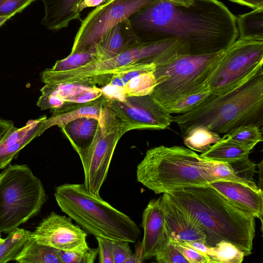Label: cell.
<instances>
[{"mask_svg":"<svg viewBox=\"0 0 263 263\" xmlns=\"http://www.w3.org/2000/svg\"><path fill=\"white\" fill-rule=\"evenodd\" d=\"M128 20L141 42L178 39L193 55L224 50L238 34L236 17L217 0H193L187 6L156 0Z\"/></svg>","mask_w":263,"mask_h":263,"instance_id":"6da1fadb","label":"cell"},{"mask_svg":"<svg viewBox=\"0 0 263 263\" xmlns=\"http://www.w3.org/2000/svg\"><path fill=\"white\" fill-rule=\"evenodd\" d=\"M164 194L201 223L208 246L214 247L224 240L240 249L245 256L252 253L255 235L254 216L210 184L171 191Z\"/></svg>","mask_w":263,"mask_h":263,"instance_id":"7a4b0ae2","label":"cell"},{"mask_svg":"<svg viewBox=\"0 0 263 263\" xmlns=\"http://www.w3.org/2000/svg\"><path fill=\"white\" fill-rule=\"evenodd\" d=\"M183 136L203 127L218 134L243 125L263 124V69L259 67L240 84L219 95L211 94L195 109L173 116Z\"/></svg>","mask_w":263,"mask_h":263,"instance_id":"3957f363","label":"cell"},{"mask_svg":"<svg viewBox=\"0 0 263 263\" xmlns=\"http://www.w3.org/2000/svg\"><path fill=\"white\" fill-rule=\"evenodd\" d=\"M54 196L61 211L95 237L134 243L140 237L139 227L128 216L91 194L84 184L60 185Z\"/></svg>","mask_w":263,"mask_h":263,"instance_id":"277c9868","label":"cell"},{"mask_svg":"<svg viewBox=\"0 0 263 263\" xmlns=\"http://www.w3.org/2000/svg\"><path fill=\"white\" fill-rule=\"evenodd\" d=\"M190 148L161 145L147 151L136 170L137 181L155 194L210 185L216 180Z\"/></svg>","mask_w":263,"mask_h":263,"instance_id":"5b68a950","label":"cell"},{"mask_svg":"<svg viewBox=\"0 0 263 263\" xmlns=\"http://www.w3.org/2000/svg\"><path fill=\"white\" fill-rule=\"evenodd\" d=\"M224 50L210 54L179 55L156 65L154 73L157 85L151 95L169 111L184 98L210 89L208 81Z\"/></svg>","mask_w":263,"mask_h":263,"instance_id":"8992f818","label":"cell"},{"mask_svg":"<svg viewBox=\"0 0 263 263\" xmlns=\"http://www.w3.org/2000/svg\"><path fill=\"white\" fill-rule=\"evenodd\" d=\"M1 174L0 231L8 234L37 215L47 197L28 165L9 164Z\"/></svg>","mask_w":263,"mask_h":263,"instance_id":"52a82bcc","label":"cell"},{"mask_svg":"<svg viewBox=\"0 0 263 263\" xmlns=\"http://www.w3.org/2000/svg\"><path fill=\"white\" fill-rule=\"evenodd\" d=\"M108 101L101 109L92 140L79 155L84 170V184L86 189L96 196H100L116 145L126 133L123 123L108 106Z\"/></svg>","mask_w":263,"mask_h":263,"instance_id":"ba28073f","label":"cell"},{"mask_svg":"<svg viewBox=\"0 0 263 263\" xmlns=\"http://www.w3.org/2000/svg\"><path fill=\"white\" fill-rule=\"evenodd\" d=\"M263 64V41L238 39L224 50L208 81L212 94L226 93L240 84Z\"/></svg>","mask_w":263,"mask_h":263,"instance_id":"9c48e42d","label":"cell"},{"mask_svg":"<svg viewBox=\"0 0 263 263\" xmlns=\"http://www.w3.org/2000/svg\"><path fill=\"white\" fill-rule=\"evenodd\" d=\"M155 1L109 0L97 6L81 21L70 53L91 50L112 27Z\"/></svg>","mask_w":263,"mask_h":263,"instance_id":"30bf717a","label":"cell"},{"mask_svg":"<svg viewBox=\"0 0 263 263\" xmlns=\"http://www.w3.org/2000/svg\"><path fill=\"white\" fill-rule=\"evenodd\" d=\"M108 106L124 125L126 133L133 129L162 130L173 122L168 110L151 95L109 99Z\"/></svg>","mask_w":263,"mask_h":263,"instance_id":"8fae6325","label":"cell"},{"mask_svg":"<svg viewBox=\"0 0 263 263\" xmlns=\"http://www.w3.org/2000/svg\"><path fill=\"white\" fill-rule=\"evenodd\" d=\"M30 236L40 244L67 251L86 242L87 233L74 224L69 216L51 212L41 221Z\"/></svg>","mask_w":263,"mask_h":263,"instance_id":"7c38bea8","label":"cell"},{"mask_svg":"<svg viewBox=\"0 0 263 263\" xmlns=\"http://www.w3.org/2000/svg\"><path fill=\"white\" fill-rule=\"evenodd\" d=\"M162 203L169 239L205 242V232L198 220L183 212L164 194L162 196Z\"/></svg>","mask_w":263,"mask_h":263,"instance_id":"4fadbf2b","label":"cell"},{"mask_svg":"<svg viewBox=\"0 0 263 263\" xmlns=\"http://www.w3.org/2000/svg\"><path fill=\"white\" fill-rule=\"evenodd\" d=\"M144 234L141 245L144 260L155 257L169 241L165 224L162 196L150 200L142 213Z\"/></svg>","mask_w":263,"mask_h":263,"instance_id":"5bb4252c","label":"cell"},{"mask_svg":"<svg viewBox=\"0 0 263 263\" xmlns=\"http://www.w3.org/2000/svg\"><path fill=\"white\" fill-rule=\"evenodd\" d=\"M47 118L45 115L28 121L22 128L11 127L0 142V170L5 169L21 150L47 130L45 123Z\"/></svg>","mask_w":263,"mask_h":263,"instance_id":"9a60e30c","label":"cell"},{"mask_svg":"<svg viewBox=\"0 0 263 263\" xmlns=\"http://www.w3.org/2000/svg\"><path fill=\"white\" fill-rule=\"evenodd\" d=\"M141 42L127 19L109 29L90 50L95 51L98 61L106 60L133 48Z\"/></svg>","mask_w":263,"mask_h":263,"instance_id":"2e32d148","label":"cell"},{"mask_svg":"<svg viewBox=\"0 0 263 263\" xmlns=\"http://www.w3.org/2000/svg\"><path fill=\"white\" fill-rule=\"evenodd\" d=\"M210 184L233 203L259 218L262 223L263 193L261 189L225 180L213 181Z\"/></svg>","mask_w":263,"mask_h":263,"instance_id":"e0dca14e","label":"cell"},{"mask_svg":"<svg viewBox=\"0 0 263 263\" xmlns=\"http://www.w3.org/2000/svg\"><path fill=\"white\" fill-rule=\"evenodd\" d=\"M108 98L102 95L97 99L86 103H72L66 102L60 109L54 110L52 115L45 121L46 129L57 125L60 128L70 122L82 117L99 119L101 109Z\"/></svg>","mask_w":263,"mask_h":263,"instance_id":"ac0fdd59","label":"cell"},{"mask_svg":"<svg viewBox=\"0 0 263 263\" xmlns=\"http://www.w3.org/2000/svg\"><path fill=\"white\" fill-rule=\"evenodd\" d=\"M82 1L42 0L45 13L42 24L50 30H58L67 27L72 20L81 22L78 7Z\"/></svg>","mask_w":263,"mask_h":263,"instance_id":"d6986e66","label":"cell"},{"mask_svg":"<svg viewBox=\"0 0 263 263\" xmlns=\"http://www.w3.org/2000/svg\"><path fill=\"white\" fill-rule=\"evenodd\" d=\"M93 86L74 83L45 84L41 89L39 100L46 109L57 110L64 106L67 101Z\"/></svg>","mask_w":263,"mask_h":263,"instance_id":"ffe728a7","label":"cell"},{"mask_svg":"<svg viewBox=\"0 0 263 263\" xmlns=\"http://www.w3.org/2000/svg\"><path fill=\"white\" fill-rule=\"evenodd\" d=\"M99 120L92 117H82L73 120L61 130L78 155L84 151L92 140Z\"/></svg>","mask_w":263,"mask_h":263,"instance_id":"44dd1931","label":"cell"},{"mask_svg":"<svg viewBox=\"0 0 263 263\" xmlns=\"http://www.w3.org/2000/svg\"><path fill=\"white\" fill-rule=\"evenodd\" d=\"M15 261L20 263H62L61 250L40 244L30 236Z\"/></svg>","mask_w":263,"mask_h":263,"instance_id":"7402d4cb","label":"cell"},{"mask_svg":"<svg viewBox=\"0 0 263 263\" xmlns=\"http://www.w3.org/2000/svg\"><path fill=\"white\" fill-rule=\"evenodd\" d=\"M251 149L222 139L200 155L205 160L232 163L248 157Z\"/></svg>","mask_w":263,"mask_h":263,"instance_id":"603a6c76","label":"cell"},{"mask_svg":"<svg viewBox=\"0 0 263 263\" xmlns=\"http://www.w3.org/2000/svg\"><path fill=\"white\" fill-rule=\"evenodd\" d=\"M239 39L263 41V7L236 17Z\"/></svg>","mask_w":263,"mask_h":263,"instance_id":"cb8c5ba5","label":"cell"},{"mask_svg":"<svg viewBox=\"0 0 263 263\" xmlns=\"http://www.w3.org/2000/svg\"><path fill=\"white\" fill-rule=\"evenodd\" d=\"M31 233L30 231L18 227L8 233L0 244V263L15 260Z\"/></svg>","mask_w":263,"mask_h":263,"instance_id":"d4e9b609","label":"cell"},{"mask_svg":"<svg viewBox=\"0 0 263 263\" xmlns=\"http://www.w3.org/2000/svg\"><path fill=\"white\" fill-rule=\"evenodd\" d=\"M184 144L192 151L204 153L221 138L216 133L203 127L192 129L183 136Z\"/></svg>","mask_w":263,"mask_h":263,"instance_id":"484cf974","label":"cell"},{"mask_svg":"<svg viewBox=\"0 0 263 263\" xmlns=\"http://www.w3.org/2000/svg\"><path fill=\"white\" fill-rule=\"evenodd\" d=\"M221 139L252 150L262 141V131L254 125H243L226 134Z\"/></svg>","mask_w":263,"mask_h":263,"instance_id":"4316f807","label":"cell"},{"mask_svg":"<svg viewBox=\"0 0 263 263\" xmlns=\"http://www.w3.org/2000/svg\"><path fill=\"white\" fill-rule=\"evenodd\" d=\"M208 256L210 263H241L245 256L240 249L224 240L210 247Z\"/></svg>","mask_w":263,"mask_h":263,"instance_id":"83f0119b","label":"cell"},{"mask_svg":"<svg viewBox=\"0 0 263 263\" xmlns=\"http://www.w3.org/2000/svg\"><path fill=\"white\" fill-rule=\"evenodd\" d=\"M154 72L149 71L140 74L122 86V90L124 98L151 95L157 85Z\"/></svg>","mask_w":263,"mask_h":263,"instance_id":"f1b7e54d","label":"cell"},{"mask_svg":"<svg viewBox=\"0 0 263 263\" xmlns=\"http://www.w3.org/2000/svg\"><path fill=\"white\" fill-rule=\"evenodd\" d=\"M205 171L216 180H225L243 183L249 186L258 187L254 181H249L236 175L231 164L228 162L203 159Z\"/></svg>","mask_w":263,"mask_h":263,"instance_id":"f546056e","label":"cell"},{"mask_svg":"<svg viewBox=\"0 0 263 263\" xmlns=\"http://www.w3.org/2000/svg\"><path fill=\"white\" fill-rule=\"evenodd\" d=\"M155 66L156 65L154 63L145 62H139L129 64L122 70L113 74L106 86L122 87L132 78L140 74L154 71Z\"/></svg>","mask_w":263,"mask_h":263,"instance_id":"4dcf8cb0","label":"cell"},{"mask_svg":"<svg viewBox=\"0 0 263 263\" xmlns=\"http://www.w3.org/2000/svg\"><path fill=\"white\" fill-rule=\"evenodd\" d=\"M98 61L97 55L92 50H86L70 54L64 59L57 61L51 68L52 72L65 71L78 68L92 61Z\"/></svg>","mask_w":263,"mask_h":263,"instance_id":"1f68e13d","label":"cell"},{"mask_svg":"<svg viewBox=\"0 0 263 263\" xmlns=\"http://www.w3.org/2000/svg\"><path fill=\"white\" fill-rule=\"evenodd\" d=\"M98 255V248H90L87 242L70 251H61L62 263H93Z\"/></svg>","mask_w":263,"mask_h":263,"instance_id":"d6a6232c","label":"cell"},{"mask_svg":"<svg viewBox=\"0 0 263 263\" xmlns=\"http://www.w3.org/2000/svg\"><path fill=\"white\" fill-rule=\"evenodd\" d=\"M212 94L210 89L189 95L174 106L170 110L171 114H184L199 107Z\"/></svg>","mask_w":263,"mask_h":263,"instance_id":"836d02e7","label":"cell"},{"mask_svg":"<svg viewBox=\"0 0 263 263\" xmlns=\"http://www.w3.org/2000/svg\"><path fill=\"white\" fill-rule=\"evenodd\" d=\"M160 263H189L188 261L170 241L155 256Z\"/></svg>","mask_w":263,"mask_h":263,"instance_id":"e575fe53","label":"cell"},{"mask_svg":"<svg viewBox=\"0 0 263 263\" xmlns=\"http://www.w3.org/2000/svg\"><path fill=\"white\" fill-rule=\"evenodd\" d=\"M35 0H0V16H13Z\"/></svg>","mask_w":263,"mask_h":263,"instance_id":"d590c367","label":"cell"},{"mask_svg":"<svg viewBox=\"0 0 263 263\" xmlns=\"http://www.w3.org/2000/svg\"><path fill=\"white\" fill-rule=\"evenodd\" d=\"M229 163L237 176L249 181H254L252 177L255 172V165L249 157Z\"/></svg>","mask_w":263,"mask_h":263,"instance_id":"8d00e7d4","label":"cell"},{"mask_svg":"<svg viewBox=\"0 0 263 263\" xmlns=\"http://www.w3.org/2000/svg\"><path fill=\"white\" fill-rule=\"evenodd\" d=\"M169 241L175 246L189 263H210L206 257L195 250L186 246L181 241L173 239H169Z\"/></svg>","mask_w":263,"mask_h":263,"instance_id":"74e56055","label":"cell"},{"mask_svg":"<svg viewBox=\"0 0 263 263\" xmlns=\"http://www.w3.org/2000/svg\"><path fill=\"white\" fill-rule=\"evenodd\" d=\"M113 258L114 263H127L133 255L129 242L113 240Z\"/></svg>","mask_w":263,"mask_h":263,"instance_id":"f35d334b","label":"cell"},{"mask_svg":"<svg viewBox=\"0 0 263 263\" xmlns=\"http://www.w3.org/2000/svg\"><path fill=\"white\" fill-rule=\"evenodd\" d=\"M96 238L98 244L99 262L114 263L112 253L113 240L99 237Z\"/></svg>","mask_w":263,"mask_h":263,"instance_id":"ab89813d","label":"cell"},{"mask_svg":"<svg viewBox=\"0 0 263 263\" xmlns=\"http://www.w3.org/2000/svg\"><path fill=\"white\" fill-rule=\"evenodd\" d=\"M181 241L186 246L195 250L196 251L206 257L210 261V259L208 256V253L209 247L206 245L204 241Z\"/></svg>","mask_w":263,"mask_h":263,"instance_id":"60d3db41","label":"cell"},{"mask_svg":"<svg viewBox=\"0 0 263 263\" xmlns=\"http://www.w3.org/2000/svg\"><path fill=\"white\" fill-rule=\"evenodd\" d=\"M144 260L141 242H138L136 245L135 253H133L132 256L128 259L127 263H139L143 262Z\"/></svg>","mask_w":263,"mask_h":263,"instance_id":"b9f144b4","label":"cell"},{"mask_svg":"<svg viewBox=\"0 0 263 263\" xmlns=\"http://www.w3.org/2000/svg\"><path fill=\"white\" fill-rule=\"evenodd\" d=\"M240 5L248 6L254 9L263 7V0H230Z\"/></svg>","mask_w":263,"mask_h":263,"instance_id":"7bdbcfd3","label":"cell"},{"mask_svg":"<svg viewBox=\"0 0 263 263\" xmlns=\"http://www.w3.org/2000/svg\"><path fill=\"white\" fill-rule=\"evenodd\" d=\"M108 0H83L79 5L78 11L81 13L85 8L92 7H97Z\"/></svg>","mask_w":263,"mask_h":263,"instance_id":"ee69618b","label":"cell"},{"mask_svg":"<svg viewBox=\"0 0 263 263\" xmlns=\"http://www.w3.org/2000/svg\"><path fill=\"white\" fill-rule=\"evenodd\" d=\"M13 126L12 121L0 119V142Z\"/></svg>","mask_w":263,"mask_h":263,"instance_id":"f6af8a7d","label":"cell"},{"mask_svg":"<svg viewBox=\"0 0 263 263\" xmlns=\"http://www.w3.org/2000/svg\"><path fill=\"white\" fill-rule=\"evenodd\" d=\"M170 3L180 5L187 6L191 4L193 0H164Z\"/></svg>","mask_w":263,"mask_h":263,"instance_id":"bcb514c9","label":"cell"},{"mask_svg":"<svg viewBox=\"0 0 263 263\" xmlns=\"http://www.w3.org/2000/svg\"><path fill=\"white\" fill-rule=\"evenodd\" d=\"M12 16H0V26L3 25Z\"/></svg>","mask_w":263,"mask_h":263,"instance_id":"7dc6e473","label":"cell"},{"mask_svg":"<svg viewBox=\"0 0 263 263\" xmlns=\"http://www.w3.org/2000/svg\"><path fill=\"white\" fill-rule=\"evenodd\" d=\"M5 240V238H2L1 236V231H0V244L2 243Z\"/></svg>","mask_w":263,"mask_h":263,"instance_id":"c3c4849f","label":"cell"},{"mask_svg":"<svg viewBox=\"0 0 263 263\" xmlns=\"http://www.w3.org/2000/svg\"><path fill=\"white\" fill-rule=\"evenodd\" d=\"M1 175H2V174H1V173H0V178H1Z\"/></svg>","mask_w":263,"mask_h":263,"instance_id":"681fc988","label":"cell"},{"mask_svg":"<svg viewBox=\"0 0 263 263\" xmlns=\"http://www.w3.org/2000/svg\"><path fill=\"white\" fill-rule=\"evenodd\" d=\"M109 1V0H108Z\"/></svg>","mask_w":263,"mask_h":263,"instance_id":"f907efd6","label":"cell"}]
</instances>
